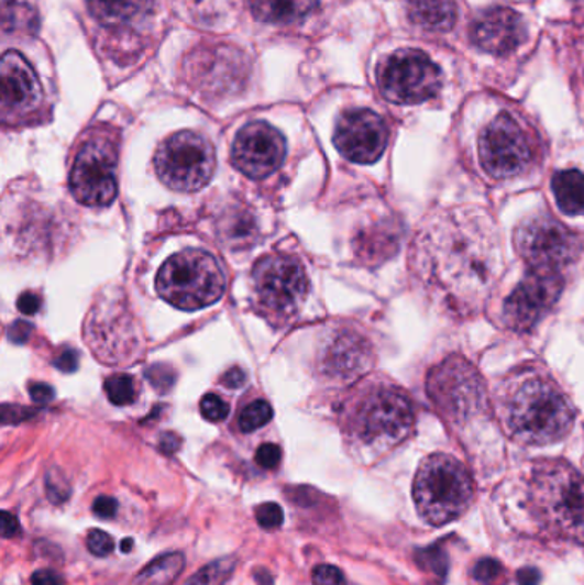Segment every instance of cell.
Segmentation results:
<instances>
[{
  "label": "cell",
  "instance_id": "f35d334b",
  "mask_svg": "<svg viewBox=\"0 0 584 585\" xmlns=\"http://www.w3.org/2000/svg\"><path fill=\"white\" fill-rule=\"evenodd\" d=\"M40 305H42V300H40L38 295H35V292L32 291L23 292V295L18 298V307H20V310L24 316H35L40 310Z\"/></svg>",
  "mask_w": 584,
  "mask_h": 585
},
{
  "label": "cell",
  "instance_id": "30bf717a",
  "mask_svg": "<svg viewBox=\"0 0 584 585\" xmlns=\"http://www.w3.org/2000/svg\"><path fill=\"white\" fill-rule=\"evenodd\" d=\"M478 154L492 178L507 180L530 168L535 158L533 139L511 113H500L482 132Z\"/></svg>",
  "mask_w": 584,
  "mask_h": 585
},
{
  "label": "cell",
  "instance_id": "bcb514c9",
  "mask_svg": "<svg viewBox=\"0 0 584 585\" xmlns=\"http://www.w3.org/2000/svg\"><path fill=\"white\" fill-rule=\"evenodd\" d=\"M159 446H162L163 452L174 454L178 446H180V440H178V437L174 435V433H167V435H163L162 440H159Z\"/></svg>",
  "mask_w": 584,
  "mask_h": 585
},
{
  "label": "cell",
  "instance_id": "4dcf8cb0",
  "mask_svg": "<svg viewBox=\"0 0 584 585\" xmlns=\"http://www.w3.org/2000/svg\"><path fill=\"white\" fill-rule=\"evenodd\" d=\"M199 408H201V415L205 416L206 420L213 421V423L227 420L230 412V406L217 394H208V396L202 397Z\"/></svg>",
  "mask_w": 584,
  "mask_h": 585
},
{
  "label": "cell",
  "instance_id": "52a82bcc",
  "mask_svg": "<svg viewBox=\"0 0 584 585\" xmlns=\"http://www.w3.org/2000/svg\"><path fill=\"white\" fill-rule=\"evenodd\" d=\"M427 393L436 409L454 423H463L487 409V390L481 374L458 354L430 369Z\"/></svg>",
  "mask_w": 584,
  "mask_h": 585
},
{
  "label": "cell",
  "instance_id": "5b68a950",
  "mask_svg": "<svg viewBox=\"0 0 584 585\" xmlns=\"http://www.w3.org/2000/svg\"><path fill=\"white\" fill-rule=\"evenodd\" d=\"M414 500L418 514L430 526L453 522L472 505V476L453 455H429L415 476Z\"/></svg>",
  "mask_w": 584,
  "mask_h": 585
},
{
  "label": "cell",
  "instance_id": "4fadbf2b",
  "mask_svg": "<svg viewBox=\"0 0 584 585\" xmlns=\"http://www.w3.org/2000/svg\"><path fill=\"white\" fill-rule=\"evenodd\" d=\"M70 192L89 208L110 206L117 196V150L109 139H91L70 169Z\"/></svg>",
  "mask_w": 584,
  "mask_h": 585
},
{
  "label": "cell",
  "instance_id": "d4e9b609",
  "mask_svg": "<svg viewBox=\"0 0 584 585\" xmlns=\"http://www.w3.org/2000/svg\"><path fill=\"white\" fill-rule=\"evenodd\" d=\"M186 559L183 553H167L144 566L134 585H172L183 574Z\"/></svg>",
  "mask_w": 584,
  "mask_h": 585
},
{
  "label": "cell",
  "instance_id": "7c38bea8",
  "mask_svg": "<svg viewBox=\"0 0 584 585\" xmlns=\"http://www.w3.org/2000/svg\"><path fill=\"white\" fill-rule=\"evenodd\" d=\"M257 301L276 317L297 312L309 292L302 264L291 255L273 254L261 258L252 273Z\"/></svg>",
  "mask_w": 584,
  "mask_h": 585
},
{
  "label": "cell",
  "instance_id": "1f68e13d",
  "mask_svg": "<svg viewBox=\"0 0 584 585\" xmlns=\"http://www.w3.org/2000/svg\"><path fill=\"white\" fill-rule=\"evenodd\" d=\"M86 547H88L89 553L95 554L98 559H104L113 551V539L101 529H93V531H89L88 538H86Z\"/></svg>",
  "mask_w": 584,
  "mask_h": 585
},
{
  "label": "cell",
  "instance_id": "d6986e66",
  "mask_svg": "<svg viewBox=\"0 0 584 585\" xmlns=\"http://www.w3.org/2000/svg\"><path fill=\"white\" fill-rule=\"evenodd\" d=\"M473 43L487 54H511L527 38V26L513 9L491 8L476 15L470 30Z\"/></svg>",
  "mask_w": 584,
  "mask_h": 585
},
{
  "label": "cell",
  "instance_id": "83f0119b",
  "mask_svg": "<svg viewBox=\"0 0 584 585\" xmlns=\"http://www.w3.org/2000/svg\"><path fill=\"white\" fill-rule=\"evenodd\" d=\"M235 569V560L221 559L202 566L198 574L190 577L186 585H221L229 581Z\"/></svg>",
  "mask_w": 584,
  "mask_h": 585
},
{
  "label": "cell",
  "instance_id": "74e56055",
  "mask_svg": "<svg viewBox=\"0 0 584 585\" xmlns=\"http://www.w3.org/2000/svg\"><path fill=\"white\" fill-rule=\"evenodd\" d=\"M117 508H119V504H117L115 498L104 497V495L98 497L93 504V512L98 517H101V519H112V517H115Z\"/></svg>",
  "mask_w": 584,
  "mask_h": 585
},
{
  "label": "cell",
  "instance_id": "484cf974",
  "mask_svg": "<svg viewBox=\"0 0 584 585\" xmlns=\"http://www.w3.org/2000/svg\"><path fill=\"white\" fill-rule=\"evenodd\" d=\"M362 251L372 257V255H386L393 254V251L396 249V243H398V235L393 233V227L389 224H384L379 228V231L372 230L368 231L367 235L362 236Z\"/></svg>",
  "mask_w": 584,
  "mask_h": 585
},
{
  "label": "cell",
  "instance_id": "f1b7e54d",
  "mask_svg": "<svg viewBox=\"0 0 584 585\" xmlns=\"http://www.w3.org/2000/svg\"><path fill=\"white\" fill-rule=\"evenodd\" d=\"M273 420L272 406L267 405L266 400H254L244 411L241 412L239 418V427L245 433H252V431L260 430L264 424L269 423Z\"/></svg>",
  "mask_w": 584,
  "mask_h": 585
},
{
  "label": "cell",
  "instance_id": "2e32d148",
  "mask_svg": "<svg viewBox=\"0 0 584 585\" xmlns=\"http://www.w3.org/2000/svg\"><path fill=\"white\" fill-rule=\"evenodd\" d=\"M386 122L367 108L349 110L338 120L334 146L344 158L359 165H371L383 156L387 146Z\"/></svg>",
  "mask_w": 584,
  "mask_h": 585
},
{
  "label": "cell",
  "instance_id": "603a6c76",
  "mask_svg": "<svg viewBox=\"0 0 584 585\" xmlns=\"http://www.w3.org/2000/svg\"><path fill=\"white\" fill-rule=\"evenodd\" d=\"M411 23L433 33H444L456 23V0H408Z\"/></svg>",
  "mask_w": 584,
  "mask_h": 585
},
{
  "label": "cell",
  "instance_id": "ac0fdd59",
  "mask_svg": "<svg viewBox=\"0 0 584 585\" xmlns=\"http://www.w3.org/2000/svg\"><path fill=\"white\" fill-rule=\"evenodd\" d=\"M2 119L5 123H18L38 112L43 101V89L30 62L8 52L2 57Z\"/></svg>",
  "mask_w": 584,
  "mask_h": 585
},
{
  "label": "cell",
  "instance_id": "ee69618b",
  "mask_svg": "<svg viewBox=\"0 0 584 585\" xmlns=\"http://www.w3.org/2000/svg\"><path fill=\"white\" fill-rule=\"evenodd\" d=\"M223 385H227L229 389H241L242 385L245 384V374L241 368H230L227 374L221 378Z\"/></svg>",
  "mask_w": 584,
  "mask_h": 585
},
{
  "label": "cell",
  "instance_id": "f546056e",
  "mask_svg": "<svg viewBox=\"0 0 584 585\" xmlns=\"http://www.w3.org/2000/svg\"><path fill=\"white\" fill-rule=\"evenodd\" d=\"M256 520L261 528L266 531L278 529L285 522V512H283L282 505L275 501H267V504L260 505L256 508Z\"/></svg>",
  "mask_w": 584,
  "mask_h": 585
},
{
  "label": "cell",
  "instance_id": "c3c4849f",
  "mask_svg": "<svg viewBox=\"0 0 584 585\" xmlns=\"http://www.w3.org/2000/svg\"><path fill=\"white\" fill-rule=\"evenodd\" d=\"M580 2H584V0H580Z\"/></svg>",
  "mask_w": 584,
  "mask_h": 585
},
{
  "label": "cell",
  "instance_id": "277c9868",
  "mask_svg": "<svg viewBox=\"0 0 584 585\" xmlns=\"http://www.w3.org/2000/svg\"><path fill=\"white\" fill-rule=\"evenodd\" d=\"M414 427L410 397L387 382L365 387L353 400L346 418L350 440L371 457L393 451L411 435Z\"/></svg>",
  "mask_w": 584,
  "mask_h": 585
},
{
  "label": "cell",
  "instance_id": "7bdbcfd3",
  "mask_svg": "<svg viewBox=\"0 0 584 585\" xmlns=\"http://www.w3.org/2000/svg\"><path fill=\"white\" fill-rule=\"evenodd\" d=\"M20 520L11 512H2V538L9 539L20 534Z\"/></svg>",
  "mask_w": 584,
  "mask_h": 585
},
{
  "label": "cell",
  "instance_id": "d590c367",
  "mask_svg": "<svg viewBox=\"0 0 584 585\" xmlns=\"http://www.w3.org/2000/svg\"><path fill=\"white\" fill-rule=\"evenodd\" d=\"M279 461H282V449L275 443H263V445L257 449L256 452V462L264 470H275L278 466Z\"/></svg>",
  "mask_w": 584,
  "mask_h": 585
},
{
  "label": "cell",
  "instance_id": "3957f363",
  "mask_svg": "<svg viewBox=\"0 0 584 585\" xmlns=\"http://www.w3.org/2000/svg\"><path fill=\"white\" fill-rule=\"evenodd\" d=\"M528 507L543 532L584 547V476L564 461L535 462Z\"/></svg>",
  "mask_w": 584,
  "mask_h": 585
},
{
  "label": "cell",
  "instance_id": "8992f818",
  "mask_svg": "<svg viewBox=\"0 0 584 585\" xmlns=\"http://www.w3.org/2000/svg\"><path fill=\"white\" fill-rule=\"evenodd\" d=\"M224 274L214 255L184 251L172 255L156 276V291L180 310H199L217 303L224 292Z\"/></svg>",
  "mask_w": 584,
  "mask_h": 585
},
{
  "label": "cell",
  "instance_id": "44dd1931",
  "mask_svg": "<svg viewBox=\"0 0 584 585\" xmlns=\"http://www.w3.org/2000/svg\"><path fill=\"white\" fill-rule=\"evenodd\" d=\"M89 14L103 30L124 31L150 20L152 0H86Z\"/></svg>",
  "mask_w": 584,
  "mask_h": 585
},
{
  "label": "cell",
  "instance_id": "7dc6e473",
  "mask_svg": "<svg viewBox=\"0 0 584 585\" xmlns=\"http://www.w3.org/2000/svg\"><path fill=\"white\" fill-rule=\"evenodd\" d=\"M132 539H128V541H122V551H125V553H128V551H131L132 550Z\"/></svg>",
  "mask_w": 584,
  "mask_h": 585
},
{
  "label": "cell",
  "instance_id": "b9f144b4",
  "mask_svg": "<svg viewBox=\"0 0 584 585\" xmlns=\"http://www.w3.org/2000/svg\"><path fill=\"white\" fill-rule=\"evenodd\" d=\"M33 331L32 325L27 322H14L9 329V338L14 343L23 344L26 343L27 338H30V332Z\"/></svg>",
  "mask_w": 584,
  "mask_h": 585
},
{
  "label": "cell",
  "instance_id": "7a4b0ae2",
  "mask_svg": "<svg viewBox=\"0 0 584 585\" xmlns=\"http://www.w3.org/2000/svg\"><path fill=\"white\" fill-rule=\"evenodd\" d=\"M497 416L507 435L522 445H549L568 435L576 409L546 369L527 365L513 369L494 394Z\"/></svg>",
  "mask_w": 584,
  "mask_h": 585
},
{
  "label": "cell",
  "instance_id": "e575fe53",
  "mask_svg": "<svg viewBox=\"0 0 584 585\" xmlns=\"http://www.w3.org/2000/svg\"><path fill=\"white\" fill-rule=\"evenodd\" d=\"M146 377L147 380L152 382V384L155 385L156 389H158L159 393H163V390L170 389L172 385H174L175 382L174 369H170L168 368V366L165 365H156L152 366V368H147Z\"/></svg>",
  "mask_w": 584,
  "mask_h": 585
},
{
  "label": "cell",
  "instance_id": "ab89813d",
  "mask_svg": "<svg viewBox=\"0 0 584 585\" xmlns=\"http://www.w3.org/2000/svg\"><path fill=\"white\" fill-rule=\"evenodd\" d=\"M32 585H64V578L51 569L36 570Z\"/></svg>",
  "mask_w": 584,
  "mask_h": 585
},
{
  "label": "cell",
  "instance_id": "ffe728a7",
  "mask_svg": "<svg viewBox=\"0 0 584 585\" xmlns=\"http://www.w3.org/2000/svg\"><path fill=\"white\" fill-rule=\"evenodd\" d=\"M372 347L355 332H341L326 353V372L341 380H352L372 366Z\"/></svg>",
  "mask_w": 584,
  "mask_h": 585
},
{
  "label": "cell",
  "instance_id": "8fae6325",
  "mask_svg": "<svg viewBox=\"0 0 584 585\" xmlns=\"http://www.w3.org/2000/svg\"><path fill=\"white\" fill-rule=\"evenodd\" d=\"M515 246L530 269L561 273L580 255V239L546 212L516 228Z\"/></svg>",
  "mask_w": 584,
  "mask_h": 585
},
{
  "label": "cell",
  "instance_id": "836d02e7",
  "mask_svg": "<svg viewBox=\"0 0 584 585\" xmlns=\"http://www.w3.org/2000/svg\"><path fill=\"white\" fill-rule=\"evenodd\" d=\"M313 585H346L343 572L334 565H319L312 572Z\"/></svg>",
  "mask_w": 584,
  "mask_h": 585
},
{
  "label": "cell",
  "instance_id": "9a60e30c",
  "mask_svg": "<svg viewBox=\"0 0 584 585\" xmlns=\"http://www.w3.org/2000/svg\"><path fill=\"white\" fill-rule=\"evenodd\" d=\"M287 156V143L267 122H251L236 134L232 163L249 178L261 180L275 174Z\"/></svg>",
  "mask_w": 584,
  "mask_h": 585
},
{
  "label": "cell",
  "instance_id": "9c48e42d",
  "mask_svg": "<svg viewBox=\"0 0 584 585\" xmlns=\"http://www.w3.org/2000/svg\"><path fill=\"white\" fill-rule=\"evenodd\" d=\"M377 82L387 101L417 104L438 95L442 73L429 55L407 48L395 52L381 64Z\"/></svg>",
  "mask_w": 584,
  "mask_h": 585
},
{
  "label": "cell",
  "instance_id": "cb8c5ba5",
  "mask_svg": "<svg viewBox=\"0 0 584 585\" xmlns=\"http://www.w3.org/2000/svg\"><path fill=\"white\" fill-rule=\"evenodd\" d=\"M552 192L559 209L569 216L584 214V174L580 169H559L552 177Z\"/></svg>",
  "mask_w": 584,
  "mask_h": 585
},
{
  "label": "cell",
  "instance_id": "e0dca14e",
  "mask_svg": "<svg viewBox=\"0 0 584 585\" xmlns=\"http://www.w3.org/2000/svg\"><path fill=\"white\" fill-rule=\"evenodd\" d=\"M86 332L91 350L103 363H122L132 358L140 347V335L125 308L101 310L95 305Z\"/></svg>",
  "mask_w": 584,
  "mask_h": 585
},
{
  "label": "cell",
  "instance_id": "4316f807",
  "mask_svg": "<svg viewBox=\"0 0 584 585\" xmlns=\"http://www.w3.org/2000/svg\"><path fill=\"white\" fill-rule=\"evenodd\" d=\"M104 393L112 405L129 406L136 400L137 385L131 375H113L104 382Z\"/></svg>",
  "mask_w": 584,
  "mask_h": 585
},
{
  "label": "cell",
  "instance_id": "8d00e7d4",
  "mask_svg": "<svg viewBox=\"0 0 584 585\" xmlns=\"http://www.w3.org/2000/svg\"><path fill=\"white\" fill-rule=\"evenodd\" d=\"M54 365L57 366L60 372L64 374H73L78 369L79 365V354L78 351L73 350V347H67L63 353L58 354L55 358Z\"/></svg>",
  "mask_w": 584,
  "mask_h": 585
},
{
  "label": "cell",
  "instance_id": "f6af8a7d",
  "mask_svg": "<svg viewBox=\"0 0 584 585\" xmlns=\"http://www.w3.org/2000/svg\"><path fill=\"white\" fill-rule=\"evenodd\" d=\"M540 572L533 566H528V569H521L518 572V584L519 585H538L540 584Z\"/></svg>",
  "mask_w": 584,
  "mask_h": 585
},
{
  "label": "cell",
  "instance_id": "6da1fadb",
  "mask_svg": "<svg viewBox=\"0 0 584 585\" xmlns=\"http://www.w3.org/2000/svg\"><path fill=\"white\" fill-rule=\"evenodd\" d=\"M499 231L478 206L433 212L415 240L420 282L445 308L470 316L487 300L503 269Z\"/></svg>",
  "mask_w": 584,
  "mask_h": 585
},
{
  "label": "cell",
  "instance_id": "7402d4cb",
  "mask_svg": "<svg viewBox=\"0 0 584 585\" xmlns=\"http://www.w3.org/2000/svg\"><path fill=\"white\" fill-rule=\"evenodd\" d=\"M318 5L319 0H254L252 12L263 23L290 26L302 23Z\"/></svg>",
  "mask_w": 584,
  "mask_h": 585
},
{
  "label": "cell",
  "instance_id": "5bb4252c",
  "mask_svg": "<svg viewBox=\"0 0 584 585\" xmlns=\"http://www.w3.org/2000/svg\"><path fill=\"white\" fill-rule=\"evenodd\" d=\"M564 277L558 271L530 269L506 298L503 320L515 332H530L558 303Z\"/></svg>",
  "mask_w": 584,
  "mask_h": 585
},
{
  "label": "cell",
  "instance_id": "ba28073f",
  "mask_svg": "<svg viewBox=\"0 0 584 585\" xmlns=\"http://www.w3.org/2000/svg\"><path fill=\"white\" fill-rule=\"evenodd\" d=\"M155 169L168 189L196 192L213 177L217 156L208 139L196 132H177L159 144Z\"/></svg>",
  "mask_w": 584,
  "mask_h": 585
},
{
  "label": "cell",
  "instance_id": "60d3db41",
  "mask_svg": "<svg viewBox=\"0 0 584 585\" xmlns=\"http://www.w3.org/2000/svg\"><path fill=\"white\" fill-rule=\"evenodd\" d=\"M30 396L38 405H48L54 399V389L48 384H32Z\"/></svg>",
  "mask_w": 584,
  "mask_h": 585
},
{
  "label": "cell",
  "instance_id": "d6a6232c",
  "mask_svg": "<svg viewBox=\"0 0 584 585\" xmlns=\"http://www.w3.org/2000/svg\"><path fill=\"white\" fill-rule=\"evenodd\" d=\"M503 575V565L497 560L484 559L473 569V577L482 584H494Z\"/></svg>",
  "mask_w": 584,
  "mask_h": 585
}]
</instances>
